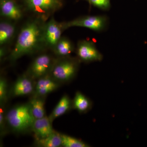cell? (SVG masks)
<instances>
[{"instance_id":"3957f363","label":"cell","mask_w":147,"mask_h":147,"mask_svg":"<svg viewBox=\"0 0 147 147\" xmlns=\"http://www.w3.org/2000/svg\"><path fill=\"white\" fill-rule=\"evenodd\" d=\"M78 64L76 61L68 59L58 61L53 64L48 76L59 83L68 82L76 75Z\"/></svg>"},{"instance_id":"e0dca14e","label":"cell","mask_w":147,"mask_h":147,"mask_svg":"<svg viewBox=\"0 0 147 147\" xmlns=\"http://www.w3.org/2000/svg\"><path fill=\"white\" fill-rule=\"evenodd\" d=\"M38 146L42 147H59L62 146L61 134L54 131L48 137L44 139L36 140Z\"/></svg>"},{"instance_id":"8992f818","label":"cell","mask_w":147,"mask_h":147,"mask_svg":"<svg viewBox=\"0 0 147 147\" xmlns=\"http://www.w3.org/2000/svg\"><path fill=\"white\" fill-rule=\"evenodd\" d=\"M62 30L61 24L54 18H51L44 25L43 35L45 45L54 49L61 38Z\"/></svg>"},{"instance_id":"277c9868","label":"cell","mask_w":147,"mask_h":147,"mask_svg":"<svg viewBox=\"0 0 147 147\" xmlns=\"http://www.w3.org/2000/svg\"><path fill=\"white\" fill-rule=\"evenodd\" d=\"M107 24V19L104 16H86L72 21L61 24L63 30L71 27H83L93 30H102Z\"/></svg>"},{"instance_id":"2e32d148","label":"cell","mask_w":147,"mask_h":147,"mask_svg":"<svg viewBox=\"0 0 147 147\" xmlns=\"http://www.w3.org/2000/svg\"><path fill=\"white\" fill-rule=\"evenodd\" d=\"M90 100L80 92H77L72 101V107L79 113H87L92 107Z\"/></svg>"},{"instance_id":"ba28073f","label":"cell","mask_w":147,"mask_h":147,"mask_svg":"<svg viewBox=\"0 0 147 147\" xmlns=\"http://www.w3.org/2000/svg\"><path fill=\"white\" fill-rule=\"evenodd\" d=\"M27 8L40 14H45L54 11L60 7L59 0H24Z\"/></svg>"},{"instance_id":"9a60e30c","label":"cell","mask_w":147,"mask_h":147,"mask_svg":"<svg viewBox=\"0 0 147 147\" xmlns=\"http://www.w3.org/2000/svg\"><path fill=\"white\" fill-rule=\"evenodd\" d=\"M72 107V102L69 97L66 95H64L48 117L52 123L55 119L65 114Z\"/></svg>"},{"instance_id":"d6986e66","label":"cell","mask_w":147,"mask_h":147,"mask_svg":"<svg viewBox=\"0 0 147 147\" xmlns=\"http://www.w3.org/2000/svg\"><path fill=\"white\" fill-rule=\"evenodd\" d=\"M62 146L64 147H88L89 145L81 140L65 134H61Z\"/></svg>"},{"instance_id":"7402d4cb","label":"cell","mask_w":147,"mask_h":147,"mask_svg":"<svg viewBox=\"0 0 147 147\" xmlns=\"http://www.w3.org/2000/svg\"><path fill=\"white\" fill-rule=\"evenodd\" d=\"M3 104H1L0 108V127H1V133L3 134L5 131V125L7 123L6 120V115L5 113L4 108Z\"/></svg>"},{"instance_id":"603a6c76","label":"cell","mask_w":147,"mask_h":147,"mask_svg":"<svg viewBox=\"0 0 147 147\" xmlns=\"http://www.w3.org/2000/svg\"><path fill=\"white\" fill-rule=\"evenodd\" d=\"M5 50L3 47H1L0 49V57L1 59L5 55Z\"/></svg>"},{"instance_id":"5b68a950","label":"cell","mask_w":147,"mask_h":147,"mask_svg":"<svg viewBox=\"0 0 147 147\" xmlns=\"http://www.w3.org/2000/svg\"><path fill=\"white\" fill-rule=\"evenodd\" d=\"M53 59L49 55H39L32 63L28 75L33 79H38L47 76L50 73L53 64Z\"/></svg>"},{"instance_id":"4fadbf2b","label":"cell","mask_w":147,"mask_h":147,"mask_svg":"<svg viewBox=\"0 0 147 147\" xmlns=\"http://www.w3.org/2000/svg\"><path fill=\"white\" fill-rule=\"evenodd\" d=\"M16 26L11 20L1 21L0 23V45H6L13 39Z\"/></svg>"},{"instance_id":"ac0fdd59","label":"cell","mask_w":147,"mask_h":147,"mask_svg":"<svg viewBox=\"0 0 147 147\" xmlns=\"http://www.w3.org/2000/svg\"><path fill=\"white\" fill-rule=\"evenodd\" d=\"M54 49L57 55L65 57L71 54L73 47L70 40L65 38H61Z\"/></svg>"},{"instance_id":"44dd1931","label":"cell","mask_w":147,"mask_h":147,"mask_svg":"<svg viewBox=\"0 0 147 147\" xmlns=\"http://www.w3.org/2000/svg\"><path fill=\"white\" fill-rule=\"evenodd\" d=\"M94 6L102 9H107L110 6V0H89Z\"/></svg>"},{"instance_id":"6da1fadb","label":"cell","mask_w":147,"mask_h":147,"mask_svg":"<svg viewBox=\"0 0 147 147\" xmlns=\"http://www.w3.org/2000/svg\"><path fill=\"white\" fill-rule=\"evenodd\" d=\"M44 25L39 20H35L24 25L9 55L11 61H15L24 55L34 53L45 45L43 35Z\"/></svg>"},{"instance_id":"30bf717a","label":"cell","mask_w":147,"mask_h":147,"mask_svg":"<svg viewBox=\"0 0 147 147\" xmlns=\"http://www.w3.org/2000/svg\"><path fill=\"white\" fill-rule=\"evenodd\" d=\"M32 80L28 75L25 74L19 77L11 90L13 96H23L34 93L35 84H34Z\"/></svg>"},{"instance_id":"8fae6325","label":"cell","mask_w":147,"mask_h":147,"mask_svg":"<svg viewBox=\"0 0 147 147\" xmlns=\"http://www.w3.org/2000/svg\"><path fill=\"white\" fill-rule=\"evenodd\" d=\"M49 117H45L35 120L32 130L34 133L36 140L44 139L55 131Z\"/></svg>"},{"instance_id":"ffe728a7","label":"cell","mask_w":147,"mask_h":147,"mask_svg":"<svg viewBox=\"0 0 147 147\" xmlns=\"http://www.w3.org/2000/svg\"><path fill=\"white\" fill-rule=\"evenodd\" d=\"M8 88L6 80L1 77L0 79V102L1 104L5 103L7 100L8 96Z\"/></svg>"},{"instance_id":"7a4b0ae2","label":"cell","mask_w":147,"mask_h":147,"mask_svg":"<svg viewBox=\"0 0 147 147\" xmlns=\"http://www.w3.org/2000/svg\"><path fill=\"white\" fill-rule=\"evenodd\" d=\"M35 119L29 102L14 106L6 114L7 124L12 131L17 133L32 130Z\"/></svg>"},{"instance_id":"7c38bea8","label":"cell","mask_w":147,"mask_h":147,"mask_svg":"<svg viewBox=\"0 0 147 147\" xmlns=\"http://www.w3.org/2000/svg\"><path fill=\"white\" fill-rule=\"evenodd\" d=\"M59 84L48 75L41 77L38 79L35 84L34 94L35 95L45 96L57 89L59 86Z\"/></svg>"},{"instance_id":"5bb4252c","label":"cell","mask_w":147,"mask_h":147,"mask_svg":"<svg viewBox=\"0 0 147 147\" xmlns=\"http://www.w3.org/2000/svg\"><path fill=\"white\" fill-rule=\"evenodd\" d=\"M31 110L34 118L39 119L45 117L44 96L34 95L29 102Z\"/></svg>"},{"instance_id":"9c48e42d","label":"cell","mask_w":147,"mask_h":147,"mask_svg":"<svg viewBox=\"0 0 147 147\" xmlns=\"http://www.w3.org/2000/svg\"><path fill=\"white\" fill-rule=\"evenodd\" d=\"M1 16L11 21H18L23 16L20 6L15 0H0Z\"/></svg>"},{"instance_id":"52a82bcc","label":"cell","mask_w":147,"mask_h":147,"mask_svg":"<svg viewBox=\"0 0 147 147\" xmlns=\"http://www.w3.org/2000/svg\"><path fill=\"white\" fill-rule=\"evenodd\" d=\"M77 53L80 59L86 62L100 61L102 59V55L94 43L87 40H82L78 43Z\"/></svg>"}]
</instances>
